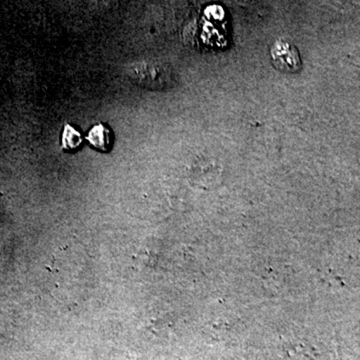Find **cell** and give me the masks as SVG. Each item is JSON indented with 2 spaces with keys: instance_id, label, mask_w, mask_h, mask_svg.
Returning a JSON list of instances; mask_svg holds the SVG:
<instances>
[{
  "instance_id": "3957f363",
  "label": "cell",
  "mask_w": 360,
  "mask_h": 360,
  "mask_svg": "<svg viewBox=\"0 0 360 360\" xmlns=\"http://www.w3.org/2000/svg\"><path fill=\"white\" fill-rule=\"evenodd\" d=\"M89 139L97 148L106 149L110 143V130L98 125L90 131Z\"/></svg>"
},
{
  "instance_id": "7a4b0ae2",
  "label": "cell",
  "mask_w": 360,
  "mask_h": 360,
  "mask_svg": "<svg viewBox=\"0 0 360 360\" xmlns=\"http://www.w3.org/2000/svg\"><path fill=\"white\" fill-rule=\"evenodd\" d=\"M271 63L277 70L295 75L302 70V60L297 47L290 42L277 40L270 49Z\"/></svg>"
},
{
  "instance_id": "6da1fadb",
  "label": "cell",
  "mask_w": 360,
  "mask_h": 360,
  "mask_svg": "<svg viewBox=\"0 0 360 360\" xmlns=\"http://www.w3.org/2000/svg\"><path fill=\"white\" fill-rule=\"evenodd\" d=\"M127 72L134 84L153 91H167L179 82L174 66L161 60L137 61L127 68Z\"/></svg>"
}]
</instances>
